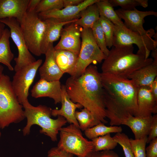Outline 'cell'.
I'll return each mask as SVG.
<instances>
[{
	"instance_id": "obj_2",
	"label": "cell",
	"mask_w": 157,
	"mask_h": 157,
	"mask_svg": "<svg viewBox=\"0 0 157 157\" xmlns=\"http://www.w3.org/2000/svg\"><path fill=\"white\" fill-rule=\"evenodd\" d=\"M65 85L71 100L88 109L97 124L108 123L101 73L96 66L90 65L80 76H70Z\"/></svg>"
},
{
	"instance_id": "obj_26",
	"label": "cell",
	"mask_w": 157,
	"mask_h": 157,
	"mask_svg": "<svg viewBox=\"0 0 157 157\" xmlns=\"http://www.w3.org/2000/svg\"><path fill=\"white\" fill-rule=\"evenodd\" d=\"M96 3L100 16L104 17L115 25L120 26L124 25L108 0H99Z\"/></svg>"
},
{
	"instance_id": "obj_43",
	"label": "cell",
	"mask_w": 157,
	"mask_h": 157,
	"mask_svg": "<svg viewBox=\"0 0 157 157\" xmlns=\"http://www.w3.org/2000/svg\"><path fill=\"white\" fill-rule=\"evenodd\" d=\"M5 24L0 22V39L1 38L5 29Z\"/></svg>"
},
{
	"instance_id": "obj_22",
	"label": "cell",
	"mask_w": 157,
	"mask_h": 157,
	"mask_svg": "<svg viewBox=\"0 0 157 157\" xmlns=\"http://www.w3.org/2000/svg\"><path fill=\"white\" fill-rule=\"evenodd\" d=\"M152 116L140 117L129 115L122 122L121 125L127 126L133 133L135 139H139L147 136Z\"/></svg>"
},
{
	"instance_id": "obj_23",
	"label": "cell",
	"mask_w": 157,
	"mask_h": 157,
	"mask_svg": "<svg viewBox=\"0 0 157 157\" xmlns=\"http://www.w3.org/2000/svg\"><path fill=\"white\" fill-rule=\"evenodd\" d=\"M56 62L64 74L67 73L73 76L74 74L78 55L69 51L55 50Z\"/></svg>"
},
{
	"instance_id": "obj_13",
	"label": "cell",
	"mask_w": 157,
	"mask_h": 157,
	"mask_svg": "<svg viewBox=\"0 0 157 157\" xmlns=\"http://www.w3.org/2000/svg\"><path fill=\"white\" fill-rule=\"evenodd\" d=\"M115 10L119 18L124 20L126 27L142 35L146 34L147 31L143 27L145 17L150 15L157 16V12L152 10L142 11L136 8L131 10L119 8Z\"/></svg>"
},
{
	"instance_id": "obj_41",
	"label": "cell",
	"mask_w": 157,
	"mask_h": 157,
	"mask_svg": "<svg viewBox=\"0 0 157 157\" xmlns=\"http://www.w3.org/2000/svg\"><path fill=\"white\" fill-rule=\"evenodd\" d=\"M40 1V0H29L27 7V11H35Z\"/></svg>"
},
{
	"instance_id": "obj_34",
	"label": "cell",
	"mask_w": 157,
	"mask_h": 157,
	"mask_svg": "<svg viewBox=\"0 0 157 157\" xmlns=\"http://www.w3.org/2000/svg\"><path fill=\"white\" fill-rule=\"evenodd\" d=\"M147 137L145 136L139 139H129L134 157H146V145L147 144Z\"/></svg>"
},
{
	"instance_id": "obj_33",
	"label": "cell",
	"mask_w": 157,
	"mask_h": 157,
	"mask_svg": "<svg viewBox=\"0 0 157 157\" xmlns=\"http://www.w3.org/2000/svg\"><path fill=\"white\" fill-rule=\"evenodd\" d=\"M113 137L122 147L125 157H134L129 138L126 134L122 132L117 133Z\"/></svg>"
},
{
	"instance_id": "obj_37",
	"label": "cell",
	"mask_w": 157,
	"mask_h": 157,
	"mask_svg": "<svg viewBox=\"0 0 157 157\" xmlns=\"http://www.w3.org/2000/svg\"><path fill=\"white\" fill-rule=\"evenodd\" d=\"M73 155L67 153L57 147L51 149L48 152V157H73Z\"/></svg>"
},
{
	"instance_id": "obj_21",
	"label": "cell",
	"mask_w": 157,
	"mask_h": 157,
	"mask_svg": "<svg viewBox=\"0 0 157 157\" xmlns=\"http://www.w3.org/2000/svg\"><path fill=\"white\" fill-rule=\"evenodd\" d=\"M74 20L62 22L53 18L44 20L46 24V28L41 44V50L42 54H45L49 44L57 40L60 37V33L63 26L73 22Z\"/></svg>"
},
{
	"instance_id": "obj_32",
	"label": "cell",
	"mask_w": 157,
	"mask_h": 157,
	"mask_svg": "<svg viewBox=\"0 0 157 157\" xmlns=\"http://www.w3.org/2000/svg\"><path fill=\"white\" fill-rule=\"evenodd\" d=\"M99 21L105 37L106 46L110 48L113 46L114 24L101 16Z\"/></svg>"
},
{
	"instance_id": "obj_5",
	"label": "cell",
	"mask_w": 157,
	"mask_h": 157,
	"mask_svg": "<svg viewBox=\"0 0 157 157\" xmlns=\"http://www.w3.org/2000/svg\"><path fill=\"white\" fill-rule=\"evenodd\" d=\"M23 107L19 102L9 76L0 78V129L12 123H18L25 118Z\"/></svg>"
},
{
	"instance_id": "obj_7",
	"label": "cell",
	"mask_w": 157,
	"mask_h": 157,
	"mask_svg": "<svg viewBox=\"0 0 157 157\" xmlns=\"http://www.w3.org/2000/svg\"><path fill=\"white\" fill-rule=\"evenodd\" d=\"M57 147L77 157H88L94 151L92 141L83 137L80 129L73 124L62 127Z\"/></svg>"
},
{
	"instance_id": "obj_3",
	"label": "cell",
	"mask_w": 157,
	"mask_h": 157,
	"mask_svg": "<svg viewBox=\"0 0 157 157\" xmlns=\"http://www.w3.org/2000/svg\"><path fill=\"white\" fill-rule=\"evenodd\" d=\"M133 45L113 46L101 67L102 73L128 78L137 70L151 63L153 59H146L133 53Z\"/></svg>"
},
{
	"instance_id": "obj_44",
	"label": "cell",
	"mask_w": 157,
	"mask_h": 157,
	"mask_svg": "<svg viewBox=\"0 0 157 157\" xmlns=\"http://www.w3.org/2000/svg\"><path fill=\"white\" fill-rule=\"evenodd\" d=\"M4 70V67L0 63V78L3 74V72Z\"/></svg>"
},
{
	"instance_id": "obj_38",
	"label": "cell",
	"mask_w": 157,
	"mask_h": 157,
	"mask_svg": "<svg viewBox=\"0 0 157 157\" xmlns=\"http://www.w3.org/2000/svg\"><path fill=\"white\" fill-rule=\"evenodd\" d=\"M146 148V157H157V138L151 141Z\"/></svg>"
},
{
	"instance_id": "obj_45",
	"label": "cell",
	"mask_w": 157,
	"mask_h": 157,
	"mask_svg": "<svg viewBox=\"0 0 157 157\" xmlns=\"http://www.w3.org/2000/svg\"><path fill=\"white\" fill-rule=\"evenodd\" d=\"M1 131H0V139L1 138Z\"/></svg>"
},
{
	"instance_id": "obj_20",
	"label": "cell",
	"mask_w": 157,
	"mask_h": 157,
	"mask_svg": "<svg viewBox=\"0 0 157 157\" xmlns=\"http://www.w3.org/2000/svg\"><path fill=\"white\" fill-rule=\"evenodd\" d=\"M29 0H0V20L14 18L20 22L27 11Z\"/></svg>"
},
{
	"instance_id": "obj_12",
	"label": "cell",
	"mask_w": 157,
	"mask_h": 157,
	"mask_svg": "<svg viewBox=\"0 0 157 157\" xmlns=\"http://www.w3.org/2000/svg\"><path fill=\"white\" fill-rule=\"evenodd\" d=\"M82 29L74 22L68 24L62 29L60 40L54 47L55 50H67L78 55L81 47Z\"/></svg>"
},
{
	"instance_id": "obj_30",
	"label": "cell",
	"mask_w": 157,
	"mask_h": 157,
	"mask_svg": "<svg viewBox=\"0 0 157 157\" xmlns=\"http://www.w3.org/2000/svg\"><path fill=\"white\" fill-rule=\"evenodd\" d=\"M94 39L101 51L107 56L109 51L106 46L105 37L99 20L91 28Z\"/></svg>"
},
{
	"instance_id": "obj_42",
	"label": "cell",
	"mask_w": 157,
	"mask_h": 157,
	"mask_svg": "<svg viewBox=\"0 0 157 157\" xmlns=\"http://www.w3.org/2000/svg\"><path fill=\"white\" fill-rule=\"evenodd\" d=\"M151 92L153 97L157 100V77L150 86Z\"/></svg>"
},
{
	"instance_id": "obj_28",
	"label": "cell",
	"mask_w": 157,
	"mask_h": 157,
	"mask_svg": "<svg viewBox=\"0 0 157 157\" xmlns=\"http://www.w3.org/2000/svg\"><path fill=\"white\" fill-rule=\"evenodd\" d=\"M93 146L94 151L112 150L118 143L111 137L110 133L94 138L91 140Z\"/></svg>"
},
{
	"instance_id": "obj_10",
	"label": "cell",
	"mask_w": 157,
	"mask_h": 157,
	"mask_svg": "<svg viewBox=\"0 0 157 157\" xmlns=\"http://www.w3.org/2000/svg\"><path fill=\"white\" fill-rule=\"evenodd\" d=\"M0 22L9 28L10 38L18 51V56L14 58L16 64L14 69L15 72L35 62V58L27 48L21 30L19 22L16 18L13 17L1 19Z\"/></svg>"
},
{
	"instance_id": "obj_6",
	"label": "cell",
	"mask_w": 157,
	"mask_h": 157,
	"mask_svg": "<svg viewBox=\"0 0 157 157\" xmlns=\"http://www.w3.org/2000/svg\"><path fill=\"white\" fill-rule=\"evenodd\" d=\"M156 34L154 30L150 28L145 34L131 31L124 25H114L113 46L133 45L138 48L137 53L149 58L150 52L157 49V41L153 39Z\"/></svg>"
},
{
	"instance_id": "obj_1",
	"label": "cell",
	"mask_w": 157,
	"mask_h": 157,
	"mask_svg": "<svg viewBox=\"0 0 157 157\" xmlns=\"http://www.w3.org/2000/svg\"><path fill=\"white\" fill-rule=\"evenodd\" d=\"M106 117L111 126H118L129 115L137 117L138 88L132 81L113 74L101 73Z\"/></svg>"
},
{
	"instance_id": "obj_36",
	"label": "cell",
	"mask_w": 157,
	"mask_h": 157,
	"mask_svg": "<svg viewBox=\"0 0 157 157\" xmlns=\"http://www.w3.org/2000/svg\"><path fill=\"white\" fill-rule=\"evenodd\" d=\"M157 138V115L152 116L151 124L147 137V143Z\"/></svg>"
},
{
	"instance_id": "obj_4",
	"label": "cell",
	"mask_w": 157,
	"mask_h": 157,
	"mask_svg": "<svg viewBox=\"0 0 157 157\" xmlns=\"http://www.w3.org/2000/svg\"><path fill=\"white\" fill-rule=\"evenodd\" d=\"M24 115L27 119L26 124L22 132L24 136L28 135L31 127L36 124L41 128L40 133L49 137L53 142L57 141V136L63 126L67 122L63 117L58 116L55 119L51 117L52 109L45 105L35 106L27 100L22 104Z\"/></svg>"
},
{
	"instance_id": "obj_16",
	"label": "cell",
	"mask_w": 157,
	"mask_h": 157,
	"mask_svg": "<svg viewBox=\"0 0 157 157\" xmlns=\"http://www.w3.org/2000/svg\"><path fill=\"white\" fill-rule=\"evenodd\" d=\"M138 113L137 117H146L157 114V100L152 95L149 87L138 88L137 94Z\"/></svg>"
},
{
	"instance_id": "obj_40",
	"label": "cell",
	"mask_w": 157,
	"mask_h": 157,
	"mask_svg": "<svg viewBox=\"0 0 157 157\" xmlns=\"http://www.w3.org/2000/svg\"><path fill=\"white\" fill-rule=\"evenodd\" d=\"M63 7L77 6L81 3L83 0H63Z\"/></svg>"
},
{
	"instance_id": "obj_31",
	"label": "cell",
	"mask_w": 157,
	"mask_h": 157,
	"mask_svg": "<svg viewBox=\"0 0 157 157\" xmlns=\"http://www.w3.org/2000/svg\"><path fill=\"white\" fill-rule=\"evenodd\" d=\"M113 7L119 6L121 9L126 10L135 9L136 7L141 6L146 8L148 6L147 0H108Z\"/></svg>"
},
{
	"instance_id": "obj_25",
	"label": "cell",
	"mask_w": 157,
	"mask_h": 157,
	"mask_svg": "<svg viewBox=\"0 0 157 157\" xmlns=\"http://www.w3.org/2000/svg\"><path fill=\"white\" fill-rule=\"evenodd\" d=\"M10 38L9 30L5 28L0 39V63L6 65L8 69L13 71L14 69L11 64L14 55L10 47L9 39Z\"/></svg>"
},
{
	"instance_id": "obj_11",
	"label": "cell",
	"mask_w": 157,
	"mask_h": 157,
	"mask_svg": "<svg viewBox=\"0 0 157 157\" xmlns=\"http://www.w3.org/2000/svg\"><path fill=\"white\" fill-rule=\"evenodd\" d=\"M42 60L39 59L16 72L14 75L12 85L19 102L22 105L28 100L29 90Z\"/></svg>"
},
{
	"instance_id": "obj_39",
	"label": "cell",
	"mask_w": 157,
	"mask_h": 157,
	"mask_svg": "<svg viewBox=\"0 0 157 157\" xmlns=\"http://www.w3.org/2000/svg\"><path fill=\"white\" fill-rule=\"evenodd\" d=\"M88 157H120L118 154L112 150L93 151Z\"/></svg>"
},
{
	"instance_id": "obj_19",
	"label": "cell",
	"mask_w": 157,
	"mask_h": 157,
	"mask_svg": "<svg viewBox=\"0 0 157 157\" xmlns=\"http://www.w3.org/2000/svg\"><path fill=\"white\" fill-rule=\"evenodd\" d=\"M61 107L59 109H52L51 115L54 117L61 116L63 117L67 122L73 124L79 128L76 118L75 113L77 108L83 107L80 104L72 101L67 93L65 85H61Z\"/></svg>"
},
{
	"instance_id": "obj_29",
	"label": "cell",
	"mask_w": 157,
	"mask_h": 157,
	"mask_svg": "<svg viewBox=\"0 0 157 157\" xmlns=\"http://www.w3.org/2000/svg\"><path fill=\"white\" fill-rule=\"evenodd\" d=\"M75 116L79 128L82 131H85L97 125L93 115L86 108H84L80 111H76Z\"/></svg>"
},
{
	"instance_id": "obj_15",
	"label": "cell",
	"mask_w": 157,
	"mask_h": 157,
	"mask_svg": "<svg viewBox=\"0 0 157 157\" xmlns=\"http://www.w3.org/2000/svg\"><path fill=\"white\" fill-rule=\"evenodd\" d=\"M31 91L33 97H48L53 100L55 104L61 102V85L60 81H48L40 79Z\"/></svg>"
},
{
	"instance_id": "obj_24",
	"label": "cell",
	"mask_w": 157,
	"mask_h": 157,
	"mask_svg": "<svg viewBox=\"0 0 157 157\" xmlns=\"http://www.w3.org/2000/svg\"><path fill=\"white\" fill-rule=\"evenodd\" d=\"M100 14L96 3L88 6L79 14V18L74 23L83 28H91L98 21Z\"/></svg>"
},
{
	"instance_id": "obj_8",
	"label": "cell",
	"mask_w": 157,
	"mask_h": 157,
	"mask_svg": "<svg viewBox=\"0 0 157 157\" xmlns=\"http://www.w3.org/2000/svg\"><path fill=\"white\" fill-rule=\"evenodd\" d=\"M19 23L29 50L35 56H40L41 44L46 28L44 21L39 17L35 11H27Z\"/></svg>"
},
{
	"instance_id": "obj_9",
	"label": "cell",
	"mask_w": 157,
	"mask_h": 157,
	"mask_svg": "<svg viewBox=\"0 0 157 157\" xmlns=\"http://www.w3.org/2000/svg\"><path fill=\"white\" fill-rule=\"evenodd\" d=\"M81 38L80 50L74 74L72 76H80L91 63H100L106 57L95 42L91 29L82 28Z\"/></svg>"
},
{
	"instance_id": "obj_17",
	"label": "cell",
	"mask_w": 157,
	"mask_h": 157,
	"mask_svg": "<svg viewBox=\"0 0 157 157\" xmlns=\"http://www.w3.org/2000/svg\"><path fill=\"white\" fill-rule=\"evenodd\" d=\"M53 44L49 45L45 53V59L43 64L39 68L40 79L48 81H60L63 75L56 61Z\"/></svg>"
},
{
	"instance_id": "obj_35",
	"label": "cell",
	"mask_w": 157,
	"mask_h": 157,
	"mask_svg": "<svg viewBox=\"0 0 157 157\" xmlns=\"http://www.w3.org/2000/svg\"><path fill=\"white\" fill-rule=\"evenodd\" d=\"M63 8V0H40L35 9L38 14L54 9Z\"/></svg>"
},
{
	"instance_id": "obj_14",
	"label": "cell",
	"mask_w": 157,
	"mask_h": 157,
	"mask_svg": "<svg viewBox=\"0 0 157 157\" xmlns=\"http://www.w3.org/2000/svg\"><path fill=\"white\" fill-rule=\"evenodd\" d=\"M99 1L85 0L77 6L49 10L39 13L38 15L42 20L53 18L62 22L71 21L79 18V14L81 11L89 6L96 3Z\"/></svg>"
},
{
	"instance_id": "obj_18",
	"label": "cell",
	"mask_w": 157,
	"mask_h": 157,
	"mask_svg": "<svg viewBox=\"0 0 157 157\" xmlns=\"http://www.w3.org/2000/svg\"><path fill=\"white\" fill-rule=\"evenodd\" d=\"M152 57L154 59L151 63L135 71L128 78L138 88L142 87H150L157 77V55Z\"/></svg>"
},
{
	"instance_id": "obj_27",
	"label": "cell",
	"mask_w": 157,
	"mask_h": 157,
	"mask_svg": "<svg viewBox=\"0 0 157 157\" xmlns=\"http://www.w3.org/2000/svg\"><path fill=\"white\" fill-rule=\"evenodd\" d=\"M122 131V128L120 126H107L104 124L100 123L85 130L84 134L87 138L91 140L108 133H121Z\"/></svg>"
}]
</instances>
